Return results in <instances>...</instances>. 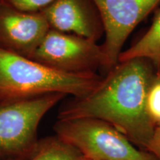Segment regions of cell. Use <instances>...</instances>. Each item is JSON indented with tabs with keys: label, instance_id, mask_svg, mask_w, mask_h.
Masks as SVG:
<instances>
[{
	"label": "cell",
	"instance_id": "cell-1",
	"mask_svg": "<svg viewBox=\"0 0 160 160\" xmlns=\"http://www.w3.org/2000/svg\"><path fill=\"white\" fill-rule=\"evenodd\" d=\"M156 77L157 68L145 58L119 62L91 93L66 102L57 119L102 120L146 151L157 128L148 108V93Z\"/></svg>",
	"mask_w": 160,
	"mask_h": 160
},
{
	"label": "cell",
	"instance_id": "cell-2",
	"mask_svg": "<svg viewBox=\"0 0 160 160\" xmlns=\"http://www.w3.org/2000/svg\"><path fill=\"white\" fill-rule=\"evenodd\" d=\"M103 76L57 71L31 58L0 49V105L62 93L73 98L89 94Z\"/></svg>",
	"mask_w": 160,
	"mask_h": 160
},
{
	"label": "cell",
	"instance_id": "cell-3",
	"mask_svg": "<svg viewBox=\"0 0 160 160\" xmlns=\"http://www.w3.org/2000/svg\"><path fill=\"white\" fill-rule=\"evenodd\" d=\"M55 134L88 160H157L133 145L114 127L93 118L57 119Z\"/></svg>",
	"mask_w": 160,
	"mask_h": 160
},
{
	"label": "cell",
	"instance_id": "cell-4",
	"mask_svg": "<svg viewBox=\"0 0 160 160\" xmlns=\"http://www.w3.org/2000/svg\"><path fill=\"white\" fill-rule=\"evenodd\" d=\"M66 95L53 93L0 105V159L29 160L42 119Z\"/></svg>",
	"mask_w": 160,
	"mask_h": 160
},
{
	"label": "cell",
	"instance_id": "cell-5",
	"mask_svg": "<svg viewBox=\"0 0 160 160\" xmlns=\"http://www.w3.org/2000/svg\"><path fill=\"white\" fill-rule=\"evenodd\" d=\"M31 59L57 71L75 74L105 69L101 45L93 40L50 29Z\"/></svg>",
	"mask_w": 160,
	"mask_h": 160
},
{
	"label": "cell",
	"instance_id": "cell-6",
	"mask_svg": "<svg viewBox=\"0 0 160 160\" xmlns=\"http://www.w3.org/2000/svg\"><path fill=\"white\" fill-rule=\"evenodd\" d=\"M104 26L105 70L118 63L123 47L137 26L157 7L160 0H93Z\"/></svg>",
	"mask_w": 160,
	"mask_h": 160
},
{
	"label": "cell",
	"instance_id": "cell-7",
	"mask_svg": "<svg viewBox=\"0 0 160 160\" xmlns=\"http://www.w3.org/2000/svg\"><path fill=\"white\" fill-rule=\"evenodd\" d=\"M50 30L39 13H28L0 4V49L31 58Z\"/></svg>",
	"mask_w": 160,
	"mask_h": 160
},
{
	"label": "cell",
	"instance_id": "cell-8",
	"mask_svg": "<svg viewBox=\"0 0 160 160\" xmlns=\"http://www.w3.org/2000/svg\"><path fill=\"white\" fill-rule=\"evenodd\" d=\"M41 13L50 29L95 42L104 37L102 19L93 0H53Z\"/></svg>",
	"mask_w": 160,
	"mask_h": 160
},
{
	"label": "cell",
	"instance_id": "cell-9",
	"mask_svg": "<svg viewBox=\"0 0 160 160\" xmlns=\"http://www.w3.org/2000/svg\"><path fill=\"white\" fill-rule=\"evenodd\" d=\"M135 58L149 59L156 68L160 64V9L145 34L134 44L123 50L118 62Z\"/></svg>",
	"mask_w": 160,
	"mask_h": 160
},
{
	"label": "cell",
	"instance_id": "cell-10",
	"mask_svg": "<svg viewBox=\"0 0 160 160\" xmlns=\"http://www.w3.org/2000/svg\"><path fill=\"white\" fill-rule=\"evenodd\" d=\"M29 160H85L80 152L56 134L39 139Z\"/></svg>",
	"mask_w": 160,
	"mask_h": 160
},
{
	"label": "cell",
	"instance_id": "cell-11",
	"mask_svg": "<svg viewBox=\"0 0 160 160\" xmlns=\"http://www.w3.org/2000/svg\"><path fill=\"white\" fill-rule=\"evenodd\" d=\"M53 0H0V4L28 13H39Z\"/></svg>",
	"mask_w": 160,
	"mask_h": 160
},
{
	"label": "cell",
	"instance_id": "cell-12",
	"mask_svg": "<svg viewBox=\"0 0 160 160\" xmlns=\"http://www.w3.org/2000/svg\"><path fill=\"white\" fill-rule=\"evenodd\" d=\"M148 108L156 126L160 127V78L157 75L150 88Z\"/></svg>",
	"mask_w": 160,
	"mask_h": 160
},
{
	"label": "cell",
	"instance_id": "cell-13",
	"mask_svg": "<svg viewBox=\"0 0 160 160\" xmlns=\"http://www.w3.org/2000/svg\"><path fill=\"white\" fill-rule=\"evenodd\" d=\"M146 151L149 152L157 160H160V127H157L156 128L154 135Z\"/></svg>",
	"mask_w": 160,
	"mask_h": 160
},
{
	"label": "cell",
	"instance_id": "cell-14",
	"mask_svg": "<svg viewBox=\"0 0 160 160\" xmlns=\"http://www.w3.org/2000/svg\"><path fill=\"white\" fill-rule=\"evenodd\" d=\"M157 75L160 78V64L157 68Z\"/></svg>",
	"mask_w": 160,
	"mask_h": 160
},
{
	"label": "cell",
	"instance_id": "cell-15",
	"mask_svg": "<svg viewBox=\"0 0 160 160\" xmlns=\"http://www.w3.org/2000/svg\"><path fill=\"white\" fill-rule=\"evenodd\" d=\"M85 160H88V159H85Z\"/></svg>",
	"mask_w": 160,
	"mask_h": 160
},
{
	"label": "cell",
	"instance_id": "cell-16",
	"mask_svg": "<svg viewBox=\"0 0 160 160\" xmlns=\"http://www.w3.org/2000/svg\"><path fill=\"white\" fill-rule=\"evenodd\" d=\"M0 160H1V159H0Z\"/></svg>",
	"mask_w": 160,
	"mask_h": 160
}]
</instances>
